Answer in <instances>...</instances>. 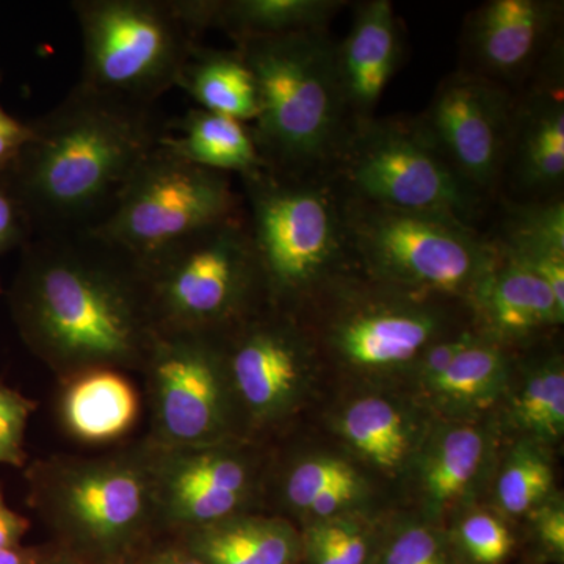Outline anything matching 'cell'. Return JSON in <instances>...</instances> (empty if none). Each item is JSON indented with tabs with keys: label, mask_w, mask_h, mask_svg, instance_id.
<instances>
[{
	"label": "cell",
	"mask_w": 564,
	"mask_h": 564,
	"mask_svg": "<svg viewBox=\"0 0 564 564\" xmlns=\"http://www.w3.org/2000/svg\"><path fill=\"white\" fill-rule=\"evenodd\" d=\"M31 129L11 162L14 202L39 236L91 231L106 220L126 182L169 131L154 106L79 84Z\"/></svg>",
	"instance_id": "7a4b0ae2"
},
{
	"label": "cell",
	"mask_w": 564,
	"mask_h": 564,
	"mask_svg": "<svg viewBox=\"0 0 564 564\" xmlns=\"http://www.w3.org/2000/svg\"><path fill=\"white\" fill-rule=\"evenodd\" d=\"M375 564H451L437 534L423 527L404 530L381 552Z\"/></svg>",
	"instance_id": "e575fe53"
},
{
	"label": "cell",
	"mask_w": 564,
	"mask_h": 564,
	"mask_svg": "<svg viewBox=\"0 0 564 564\" xmlns=\"http://www.w3.org/2000/svg\"><path fill=\"white\" fill-rule=\"evenodd\" d=\"M519 425L543 437L562 436L564 429V373L558 364L533 375L514 408Z\"/></svg>",
	"instance_id": "f1b7e54d"
},
{
	"label": "cell",
	"mask_w": 564,
	"mask_h": 564,
	"mask_svg": "<svg viewBox=\"0 0 564 564\" xmlns=\"http://www.w3.org/2000/svg\"><path fill=\"white\" fill-rule=\"evenodd\" d=\"M343 432L356 451L384 469L399 466L410 447L402 415L391 403L373 397L348 408Z\"/></svg>",
	"instance_id": "484cf974"
},
{
	"label": "cell",
	"mask_w": 564,
	"mask_h": 564,
	"mask_svg": "<svg viewBox=\"0 0 564 564\" xmlns=\"http://www.w3.org/2000/svg\"><path fill=\"white\" fill-rule=\"evenodd\" d=\"M150 359L163 434L180 445L214 436L221 425L223 392L207 336L161 334Z\"/></svg>",
	"instance_id": "5bb4252c"
},
{
	"label": "cell",
	"mask_w": 564,
	"mask_h": 564,
	"mask_svg": "<svg viewBox=\"0 0 564 564\" xmlns=\"http://www.w3.org/2000/svg\"><path fill=\"white\" fill-rule=\"evenodd\" d=\"M82 35L77 84L140 106L177 88L204 31L191 0H77Z\"/></svg>",
	"instance_id": "5b68a950"
},
{
	"label": "cell",
	"mask_w": 564,
	"mask_h": 564,
	"mask_svg": "<svg viewBox=\"0 0 564 564\" xmlns=\"http://www.w3.org/2000/svg\"><path fill=\"white\" fill-rule=\"evenodd\" d=\"M507 378V358L499 345L475 337L430 388L456 402H492Z\"/></svg>",
	"instance_id": "4316f807"
},
{
	"label": "cell",
	"mask_w": 564,
	"mask_h": 564,
	"mask_svg": "<svg viewBox=\"0 0 564 564\" xmlns=\"http://www.w3.org/2000/svg\"><path fill=\"white\" fill-rule=\"evenodd\" d=\"M337 41L329 31L234 43L258 88L251 133L269 172L329 174L352 121L340 88Z\"/></svg>",
	"instance_id": "3957f363"
},
{
	"label": "cell",
	"mask_w": 564,
	"mask_h": 564,
	"mask_svg": "<svg viewBox=\"0 0 564 564\" xmlns=\"http://www.w3.org/2000/svg\"><path fill=\"white\" fill-rule=\"evenodd\" d=\"M462 541L467 554L480 564H497L513 547L511 534L489 514L469 516L462 525Z\"/></svg>",
	"instance_id": "836d02e7"
},
{
	"label": "cell",
	"mask_w": 564,
	"mask_h": 564,
	"mask_svg": "<svg viewBox=\"0 0 564 564\" xmlns=\"http://www.w3.org/2000/svg\"><path fill=\"white\" fill-rule=\"evenodd\" d=\"M0 564H35L31 552L24 551L20 545L18 547L0 551Z\"/></svg>",
	"instance_id": "b9f144b4"
},
{
	"label": "cell",
	"mask_w": 564,
	"mask_h": 564,
	"mask_svg": "<svg viewBox=\"0 0 564 564\" xmlns=\"http://www.w3.org/2000/svg\"><path fill=\"white\" fill-rule=\"evenodd\" d=\"M14 300L25 339L58 366L131 364L161 337L141 262L91 231L36 237Z\"/></svg>",
	"instance_id": "6da1fadb"
},
{
	"label": "cell",
	"mask_w": 564,
	"mask_h": 564,
	"mask_svg": "<svg viewBox=\"0 0 564 564\" xmlns=\"http://www.w3.org/2000/svg\"><path fill=\"white\" fill-rule=\"evenodd\" d=\"M485 443L474 429H455L437 445L425 469V489L436 505L455 499L470 484L480 466Z\"/></svg>",
	"instance_id": "83f0119b"
},
{
	"label": "cell",
	"mask_w": 564,
	"mask_h": 564,
	"mask_svg": "<svg viewBox=\"0 0 564 564\" xmlns=\"http://www.w3.org/2000/svg\"><path fill=\"white\" fill-rule=\"evenodd\" d=\"M359 492L358 484H348L336 486V488L328 489V491L321 494L315 497L313 503L306 508V511L321 518H328L336 513L337 510L350 503L352 499H356Z\"/></svg>",
	"instance_id": "f35d334b"
},
{
	"label": "cell",
	"mask_w": 564,
	"mask_h": 564,
	"mask_svg": "<svg viewBox=\"0 0 564 564\" xmlns=\"http://www.w3.org/2000/svg\"><path fill=\"white\" fill-rule=\"evenodd\" d=\"M411 295L406 303H364L352 306L329 326L328 340L345 361L358 367H389L410 362L443 339V318Z\"/></svg>",
	"instance_id": "9a60e30c"
},
{
	"label": "cell",
	"mask_w": 564,
	"mask_h": 564,
	"mask_svg": "<svg viewBox=\"0 0 564 564\" xmlns=\"http://www.w3.org/2000/svg\"><path fill=\"white\" fill-rule=\"evenodd\" d=\"M563 2L489 0L467 17L463 33L466 73L519 90L563 39Z\"/></svg>",
	"instance_id": "4fadbf2b"
},
{
	"label": "cell",
	"mask_w": 564,
	"mask_h": 564,
	"mask_svg": "<svg viewBox=\"0 0 564 564\" xmlns=\"http://www.w3.org/2000/svg\"><path fill=\"white\" fill-rule=\"evenodd\" d=\"M505 217L494 242L536 273L564 307V199L505 202Z\"/></svg>",
	"instance_id": "44dd1931"
},
{
	"label": "cell",
	"mask_w": 564,
	"mask_h": 564,
	"mask_svg": "<svg viewBox=\"0 0 564 564\" xmlns=\"http://www.w3.org/2000/svg\"><path fill=\"white\" fill-rule=\"evenodd\" d=\"M551 488V466L540 455L522 448L505 467L497 494L505 511L521 514L541 502Z\"/></svg>",
	"instance_id": "f546056e"
},
{
	"label": "cell",
	"mask_w": 564,
	"mask_h": 564,
	"mask_svg": "<svg viewBox=\"0 0 564 564\" xmlns=\"http://www.w3.org/2000/svg\"><path fill=\"white\" fill-rule=\"evenodd\" d=\"M154 481L140 466L93 462L63 469L40 489L39 499L80 540L109 549L139 532L150 513Z\"/></svg>",
	"instance_id": "7c38bea8"
},
{
	"label": "cell",
	"mask_w": 564,
	"mask_h": 564,
	"mask_svg": "<svg viewBox=\"0 0 564 564\" xmlns=\"http://www.w3.org/2000/svg\"><path fill=\"white\" fill-rule=\"evenodd\" d=\"M540 534L547 547L556 554L564 552V513L562 508L545 510L540 518Z\"/></svg>",
	"instance_id": "60d3db41"
},
{
	"label": "cell",
	"mask_w": 564,
	"mask_h": 564,
	"mask_svg": "<svg viewBox=\"0 0 564 564\" xmlns=\"http://www.w3.org/2000/svg\"><path fill=\"white\" fill-rule=\"evenodd\" d=\"M303 348L288 326L245 329L231 352L234 381L254 413L280 410L302 378Z\"/></svg>",
	"instance_id": "d6986e66"
},
{
	"label": "cell",
	"mask_w": 564,
	"mask_h": 564,
	"mask_svg": "<svg viewBox=\"0 0 564 564\" xmlns=\"http://www.w3.org/2000/svg\"><path fill=\"white\" fill-rule=\"evenodd\" d=\"M28 529V521L11 510L0 491V551L18 547Z\"/></svg>",
	"instance_id": "ab89813d"
},
{
	"label": "cell",
	"mask_w": 564,
	"mask_h": 564,
	"mask_svg": "<svg viewBox=\"0 0 564 564\" xmlns=\"http://www.w3.org/2000/svg\"><path fill=\"white\" fill-rule=\"evenodd\" d=\"M232 174L184 161L159 144L131 174L91 232L137 259L243 210Z\"/></svg>",
	"instance_id": "9c48e42d"
},
{
	"label": "cell",
	"mask_w": 564,
	"mask_h": 564,
	"mask_svg": "<svg viewBox=\"0 0 564 564\" xmlns=\"http://www.w3.org/2000/svg\"><path fill=\"white\" fill-rule=\"evenodd\" d=\"M307 551L313 564H364L367 540L358 525L326 522L307 533Z\"/></svg>",
	"instance_id": "4dcf8cb0"
},
{
	"label": "cell",
	"mask_w": 564,
	"mask_h": 564,
	"mask_svg": "<svg viewBox=\"0 0 564 564\" xmlns=\"http://www.w3.org/2000/svg\"><path fill=\"white\" fill-rule=\"evenodd\" d=\"M31 137V124H22L0 107V166L13 161Z\"/></svg>",
	"instance_id": "8d00e7d4"
},
{
	"label": "cell",
	"mask_w": 564,
	"mask_h": 564,
	"mask_svg": "<svg viewBox=\"0 0 564 564\" xmlns=\"http://www.w3.org/2000/svg\"><path fill=\"white\" fill-rule=\"evenodd\" d=\"M345 0H193L204 31L220 29L236 43L326 32Z\"/></svg>",
	"instance_id": "ffe728a7"
},
{
	"label": "cell",
	"mask_w": 564,
	"mask_h": 564,
	"mask_svg": "<svg viewBox=\"0 0 564 564\" xmlns=\"http://www.w3.org/2000/svg\"><path fill=\"white\" fill-rule=\"evenodd\" d=\"M151 564H204L195 555L184 554V552H165L159 555Z\"/></svg>",
	"instance_id": "7bdbcfd3"
},
{
	"label": "cell",
	"mask_w": 564,
	"mask_h": 564,
	"mask_svg": "<svg viewBox=\"0 0 564 564\" xmlns=\"http://www.w3.org/2000/svg\"><path fill=\"white\" fill-rule=\"evenodd\" d=\"M514 93L459 69L441 82L415 128L486 202L502 185Z\"/></svg>",
	"instance_id": "30bf717a"
},
{
	"label": "cell",
	"mask_w": 564,
	"mask_h": 564,
	"mask_svg": "<svg viewBox=\"0 0 564 564\" xmlns=\"http://www.w3.org/2000/svg\"><path fill=\"white\" fill-rule=\"evenodd\" d=\"M563 39L514 93L500 193L505 202L560 198L564 187ZM499 193V195H500Z\"/></svg>",
	"instance_id": "8fae6325"
},
{
	"label": "cell",
	"mask_w": 564,
	"mask_h": 564,
	"mask_svg": "<svg viewBox=\"0 0 564 564\" xmlns=\"http://www.w3.org/2000/svg\"><path fill=\"white\" fill-rule=\"evenodd\" d=\"M139 399L120 373L96 369L80 375L63 399V417L70 433L88 443L117 440L131 429Z\"/></svg>",
	"instance_id": "603a6c76"
},
{
	"label": "cell",
	"mask_w": 564,
	"mask_h": 564,
	"mask_svg": "<svg viewBox=\"0 0 564 564\" xmlns=\"http://www.w3.org/2000/svg\"><path fill=\"white\" fill-rule=\"evenodd\" d=\"M491 261L466 302L473 303L500 339H522L564 321V307L532 270L511 258L491 237Z\"/></svg>",
	"instance_id": "e0dca14e"
},
{
	"label": "cell",
	"mask_w": 564,
	"mask_h": 564,
	"mask_svg": "<svg viewBox=\"0 0 564 564\" xmlns=\"http://www.w3.org/2000/svg\"><path fill=\"white\" fill-rule=\"evenodd\" d=\"M328 176L345 198L447 215L474 228L488 204L423 139L413 118L373 117L352 126Z\"/></svg>",
	"instance_id": "ba28073f"
},
{
	"label": "cell",
	"mask_w": 564,
	"mask_h": 564,
	"mask_svg": "<svg viewBox=\"0 0 564 564\" xmlns=\"http://www.w3.org/2000/svg\"><path fill=\"white\" fill-rule=\"evenodd\" d=\"M343 204L356 270L380 284L415 295L467 300L491 261L489 237L454 217L345 196Z\"/></svg>",
	"instance_id": "8992f818"
},
{
	"label": "cell",
	"mask_w": 564,
	"mask_h": 564,
	"mask_svg": "<svg viewBox=\"0 0 564 564\" xmlns=\"http://www.w3.org/2000/svg\"><path fill=\"white\" fill-rule=\"evenodd\" d=\"M32 408L21 393L0 384V464L21 466L24 462V434Z\"/></svg>",
	"instance_id": "d6a6232c"
},
{
	"label": "cell",
	"mask_w": 564,
	"mask_h": 564,
	"mask_svg": "<svg viewBox=\"0 0 564 564\" xmlns=\"http://www.w3.org/2000/svg\"><path fill=\"white\" fill-rule=\"evenodd\" d=\"M355 470L337 459H313L300 464L288 481V499L306 510L315 497L336 486L358 484Z\"/></svg>",
	"instance_id": "1f68e13d"
},
{
	"label": "cell",
	"mask_w": 564,
	"mask_h": 564,
	"mask_svg": "<svg viewBox=\"0 0 564 564\" xmlns=\"http://www.w3.org/2000/svg\"><path fill=\"white\" fill-rule=\"evenodd\" d=\"M402 51V31L392 2L356 3L350 31L336 47L337 73L352 126L375 117Z\"/></svg>",
	"instance_id": "2e32d148"
},
{
	"label": "cell",
	"mask_w": 564,
	"mask_h": 564,
	"mask_svg": "<svg viewBox=\"0 0 564 564\" xmlns=\"http://www.w3.org/2000/svg\"><path fill=\"white\" fill-rule=\"evenodd\" d=\"M158 496L173 521L210 525L239 507L247 489V467L220 452L180 454L163 467Z\"/></svg>",
	"instance_id": "ac0fdd59"
},
{
	"label": "cell",
	"mask_w": 564,
	"mask_h": 564,
	"mask_svg": "<svg viewBox=\"0 0 564 564\" xmlns=\"http://www.w3.org/2000/svg\"><path fill=\"white\" fill-rule=\"evenodd\" d=\"M177 88L198 102L199 109L234 118L245 124L259 115L258 88L239 52L196 47L182 70Z\"/></svg>",
	"instance_id": "cb8c5ba5"
},
{
	"label": "cell",
	"mask_w": 564,
	"mask_h": 564,
	"mask_svg": "<svg viewBox=\"0 0 564 564\" xmlns=\"http://www.w3.org/2000/svg\"><path fill=\"white\" fill-rule=\"evenodd\" d=\"M475 334L459 333L456 336L443 337L436 343L426 347L422 352L421 358V373L425 383L440 377L441 373L454 362L456 356L459 355L473 340Z\"/></svg>",
	"instance_id": "d590c367"
},
{
	"label": "cell",
	"mask_w": 564,
	"mask_h": 564,
	"mask_svg": "<svg viewBox=\"0 0 564 564\" xmlns=\"http://www.w3.org/2000/svg\"><path fill=\"white\" fill-rule=\"evenodd\" d=\"M139 261L159 334L207 336L263 288L243 210Z\"/></svg>",
	"instance_id": "52a82bcc"
},
{
	"label": "cell",
	"mask_w": 564,
	"mask_h": 564,
	"mask_svg": "<svg viewBox=\"0 0 564 564\" xmlns=\"http://www.w3.org/2000/svg\"><path fill=\"white\" fill-rule=\"evenodd\" d=\"M166 131L161 143L184 161L215 172L250 176L265 169L250 126L234 118L193 109Z\"/></svg>",
	"instance_id": "7402d4cb"
},
{
	"label": "cell",
	"mask_w": 564,
	"mask_h": 564,
	"mask_svg": "<svg viewBox=\"0 0 564 564\" xmlns=\"http://www.w3.org/2000/svg\"><path fill=\"white\" fill-rule=\"evenodd\" d=\"M192 554L204 564H293L299 541L280 521L237 519L199 527Z\"/></svg>",
	"instance_id": "d4e9b609"
},
{
	"label": "cell",
	"mask_w": 564,
	"mask_h": 564,
	"mask_svg": "<svg viewBox=\"0 0 564 564\" xmlns=\"http://www.w3.org/2000/svg\"><path fill=\"white\" fill-rule=\"evenodd\" d=\"M239 180L263 288L296 296L355 272L343 195L328 174L292 177L263 169Z\"/></svg>",
	"instance_id": "277c9868"
},
{
	"label": "cell",
	"mask_w": 564,
	"mask_h": 564,
	"mask_svg": "<svg viewBox=\"0 0 564 564\" xmlns=\"http://www.w3.org/2000/svg\"><path fill=\"white\" fill-rule=\"evenodd\" d=\"M20 207L17 202L0 188V250L13 247L24 237L22 226H24ZM28 225V223H25Z\"/></svg>",
	"instance_id": "74e56055"
}]
</instances>
